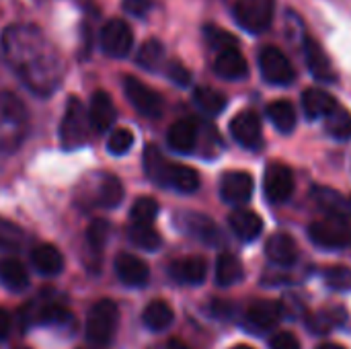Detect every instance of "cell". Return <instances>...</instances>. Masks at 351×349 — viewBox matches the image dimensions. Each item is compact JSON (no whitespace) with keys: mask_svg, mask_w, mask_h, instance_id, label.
I'll use <instances>...</instances> for the list:
<instances>
[{"mask_svg":"<svg viewBox=\"0 0 351 349\" xmlns=\"http://www.w3.org/2000/svg\"><path fill=\"white\" fill-rule=\"evenodd\" d=\"M308 237L321 249H329V251L346 249L351 245L350 220L348 216L327 214L325 218L308 226Z\"/></svg>","mask_w":351,"mask_h":349,"instance_id":"obj_7","label":"cell"},{"mask_svg":"<svg viewBox=\"0 0 351 349\" xmlns=\"http://www.w3.org/2000/svg\"><path fill=\"white\" fill-rule=\"evenodd\" d=\"M315 200L327 214H339V216L351 214V200L337 193L335 189L319 187V189H315Z\"/></svg>","mask_w":351,"mask_h":349,"instance_id":"obj_32","label":"cell"},{"mask_svg":"<svg viewBox=\"0 0 351 349\" xmlns=\"http://www.w3.org/2000/svg\"><path fill=\"white\" fill-rule=\"evenodd\" d=\"M39 321L43 325H49V327H58V329H66V327H74V317L72 313L62 306V304H56V302H49L41 309L39 313Z\"/></svg>","mask_w":351,"mask_h":349,"instance_id":"obj_37","label":"cell"},{"mask_svg":"<svg viewBox=\"0 0 351 349\" xmlns=\"http://www.w3.org/2000/svg\"><path fill=\"white\" fill-rule=\"evenodd\" d=\"M193 101L206 115H212V117L226 109V97L212 86H197L193 91Z\"/></svg>","mask_w":351,"mask_h":349,"instance_id":"obj_33","label":"cell"},{"mask_svg":"<svg viewBox=\"0 0 351 349\" xmlns=\"http://www.w3.org/2000/svg\"><path fill=\"white\" fill-rule=\"evenodd\" d=\"M144 173L152 183L179 193H193L199 189L197 171L179 163H171L154 144L146 146L144 150Z\"/></svg>","mask_w":351,"mask_h":349,"instance_id":"obj_2","label":"cell"},{"mask_svg":"<svg viewBox=\"0 0 351 349\" xmlns=\"http://www.w3.org/2000/svg\"><path fill=\"white\" fill-rule=\"evenodd\" d=\"M130 241L142 251H158L162 245V239L154 230L152 224H132L130 226Z\"/></svg>","mask_w":351,"mask_h":349,"instance_id":"obj_36","label":"cell"},{"mask_svg":"<svg viewBox=\"0 0 351 349\" xmlns=\"http://www.w3.org/2000/svg\"><path fill=\"white\" fill-rule=\"evenodd\" d=\"M323 278L331 290H337V292H350L351 290V267L348 265H333V267L325 269Z\"/></svg>","mask_w":351,"mask_h":349,"instance_id":"obj_41","label":"cell"},{"mask_svg":"<svg viewBox=\"0 0 351 349\" xmlns=\"http://www.w3.org/2000/svg\"><path fill=\"white\" fill-rule=\"evenodd\" d=\"M23 243H25L23 228L0 216V251H19Z\"/></svg>","mask_w":351,"mask_h":349,"instance_id":"obj_39","label":"cell"},{"mask_svg":"<svg viewBox=\"0 0 351 349\" xmlns=\"http://www.w3.org/2000/svg\"><path fill=\"white\" fill-rule=\"evenodd\" d=\"M263 191L271 204H284L294 193V173L282 163H274L265 169Z\"/></svg>","mask_w":351,"mask_h":349,"instance_id":"obj_12","label":"cell"},{"mask_svg":"<svg viewBox=\"0 0 351 349\" xmlns=\"http://www.w3.org/2000/svg\"><path fill=\"white\" fill-rule=\"evenodd\" d=\"M136 62H138L144 70L154 72V70L160 68L162 62H165V45H162L158 39H148V41H144L142 47H140L138 53H136Z\"/></svg>","mask_w":351,"mask_h":349,"instance_id":"obj_35","label":"cell"},{"mask_svg":"<svg viewBox=\"0 0 351 349\" xmlns=\"http://www.w3.org/2000/svg\"><path fill=\"white\" fill-rule=\"evenodd\" d=\"M109 222L107 220H95L88 228H86V243H88V247L95 251V253H99V251H103V247H105V243H107V239H109Z\"/></svg>","mask_w":351,"mask_h":349,"instance_id":"obj_43","label":"cell"},{"mask_svg":"<svg viewBox=\"0 0 351 349\" xmlns=\"http://www.w3.org/2000/svg\"><path fill=\"white\" fill-rule=\"evenodd\" d=\"M134 146V132L128 128H111L107 138V150L113 156H123Z\"/></svg>","mask_w":351,"mask_h":349,"instance_id":"obj_40","label":"cell"},{"mask_svg":"<svg viewBox=\"0 0 351 349\" xmlns=\"http://www.w3.org/2000/svg\"><path fill=\"white\" fill-rule=\"evenodd\" d=\"M123 200V185L111 173H90L78 183V202L82 208H117Z\"/></svg>","mask_w":351,"mask_h":349,"instance_id":"obj_4","label":"cell"},{"mask_svg":"<svg viewBox=\"0 0 351 349\" xmlns=\"http://www.w3.org/2000/svg\"><path fill=\"white\" fill-rule=\"evenodd\" d=\"M265 253L267 257L276 263V265H282V267H290L296 263L298 259V245L296 241L286 234V232H278L274 234L267 245H265Z\"/></svg>","mask_w":351,"mask_h":349,"instance_id":"obj_24","label":"cell"},{"mask_svg":"<svg viewBox=\"0 0 351 349\" xmlns=\"http://www.w3.org/2000/svg\"><path fill=\"white\" fill-rule=\"evenodd\" d=\"M259 70H261V76L269 84H276V86H288L296 78V72H294L290 60L278 47H263L261 49Z\"/></svg>","mask_w":351,"mask_h":349,"instance_id":"obj_11","label":"cell"},{"mask_svg":"<svg viewBox=\"0 0 351 349\" xmlns=\"http://www.w3.org/2000/svg\"><path fill=\"white\" fill-rule=\"evenodd\" d=\"M31 121L25 103L10 91H0V154L16 152L27 140Z\"/></svg>","mask_w":351,"mask_h":349,"instance_id":"obj_3","label":"cell"},{"mask_svg":"<svg viewBox=\"0 0 351 349\" xmlns=\"http://www.w3.org/2000/svg\"><path fill=\"white\" fill-rule=\"evenodd\" d=\"M269 348L271 349H300V341L296 339V335L288 333V331H282V333H276L269 341Z\"/></svg>","mask_w":351,"mask_h":349,"instance_id":"obj_46","label":"cell"},{"mask_svg":"<svg viewBox=\"0 0 351 349\" xmlns=\"http://www.w3.org/2000/svg\"><path fill=\"white\" fill-rule=\"evenodd\" d=\"M214 72L224 80H241L249 74V64H247L245 56L241 53L239 45L216 51Z\"/></svg>","mask_w":351,"mask_h":349,"instance_id":"obj_20","label":"cell"},{"mask_svg":"<svg viewBox=\"0 0 351 349\" xmlns=\"http://www.w3.org/2000/svg\"><path fill=\"white\" fill-rule=\"evenodd\" d=\"M167 76L177 84V86H187L191 82V72L181 64V62H169L167 64Z\"/></svg>","mask_w":351,"mask_h":349,"instance_id":"obj_44","label":"cell"},{"mask_svg":"<svg viewBox=\"0 0 351 349\" xmlns=\"http://www.w3.org/2000/svg\"><path fill=\"white\" fill-rule=\"evenodd\" d=\"M282 319V306L274 300H255L245 313V327L251 333H267Z\"/></svg>","mask_w":351,"mask_h":349,"instance_id":"obj_16","label":"cell"},{"mask_svg":"<svg viewBox=\"0 0 351 349\" xmlns=\"http://www.w3.org/2000/svg\"><path fill=\"white\" fill-rule=\"evenodd\" d=\"M243 280V263L232 253H222L216 261V282L222 288L234 286Z\"/></svg>","mask_w":351,"mask_h":349,"instance_id":"obj_30","label":"cell"},{"mask_svg":"<svg viewBox=\"0 0 351 349\" xmlns=\"http://www.w3.org/2000/svg\"><path fill=\"white\" fill-rule=\"evenodd\" d=\"M325 130L335 140H350L351 138V113L343 109L339 103L333 111L325 115Z\"/></svg>","mask_w":351,"mask_h":349,"instance_id":"obj_31","label":"cell"},{"mask_svg":"<svg viewBox=\"0 0 351 349\" xmlns=\"http://www.w3.org/2000/svg\"><path fill=\"white\" fill-rule=\"evenodd\" d=\"M267 117L271 125L282 134H290L296 128V109L286 99H278L271 105H267Z\"/></svg>","mask_w":351,"mask_h":349,"instance_id":"obj_28","label":"cell"},{"mask_svg":"<svg viewBox=\"0 0 351 349\" xmlns=\"http://www.w3.org/2000/svg\"><path fill=\"white\" fill-rule=\"evenodd\" d=\"M253 177L245 171H228L220 179V195L230 206H245L253 197Z\"/></svg>","mask_w":351,"mask_h":349,"instance_id":"obj_15","label":"cell"},{"mask_svg":"<svg viewBox=\"0 0 351 349\" xmlns=\"http://www.w3.org/2000/svg\"><path fill=\"white\" fill-rule=\"evenodd\" d=\"M10 327H12V317L0 309V339H6L8 333H10Z\"/></svg>","mask_w":351,"mask_h":349,"instance_id":"obj_47","label":"cell"},{"mask_svg":"<svg viewBox=\"0 0 351 349\" xmlns=\"http://www.w3.org/2000/svg\"><path fill=\"white\" fill-rule=\"evenodd\" d=\"M346 321V311L343 309H325L308 317V329L313 333H329L337 327H341Z\"/></svg>","mask_w":351,"mask_h":349,"instance_id":"obj_34","label":"cell"},{"mask_svg":"<svg viewBox=\"0 0 351 349\" xmlns=\"http://www.w3.org/2000/svg\"><path fill=\"white\" fill-rule=\"evenodd\" d=\"M0 284L10 292H23L29 286V274L16 259H0Z\"/></svg>","mask_w":351,"mask_h":349,"instance_id":"obj_27","label":"cell"},{"mask_svg":"<svg viewBox=\"0 0 351 349\" xmlns=\"http://www.w3.org/2000/svg\"><path fill=\"white\" fill-rule=\"evenodd\" d=\"M304 58H306V64H308V70L311 74L319 80V82H335L337 80V74L333 70V64L329 60V56L325 53V49L313 39V37H304Z\"/></svg>","mask_w":351,"mask_h":349,"instance_id":"obj_19","label":"cell"},{"mask_svg":"<svg viewBox=\"0 0 351 349\" xmlns=\"http://www.w3.org/2000/svg\"><path fill=\"white\" fill-rule=\"evenodd\" d=\"M99 45L109 58H125L134 47V33L123 19H111L99 33Z\"/></svg>","mask_w":351,"mask_h":349,"instance_id":"obj_9","label":"cell"},{"mask_svg":"<svg viewBox=\"0 0 351 349\" xmlns=\"http://www.w3.org/2000/svg\"><path fill=\"white\" fill-rule=\"evenodd\" d=\"M117 323H119V309L113 300L103 298L99 300L88 317H86V339L93 346L105 348L111 344L115 331H117Z\"/></svg>","mask_w":351,"mask_h":349,"instance_id":"obj_6","label":"cell"},{"mask_svg":"<svg viewBox=\"0 0 351 349\" xmlns=\"http://www.w3.org/2000/svg\"><path fill=\"white\" fill-rule=\"evenodd\" d=\"M228 226L234 232V237H239L243 243H251L255 239H259V234L263 232V220L259 214L251 212V210H237L228 216Z\"/></svg>","mask_w":351,"mask_h":349,"instance_id":"obj_23","label":"cell"},{"mask_svg":"<svg viewBox=\"0 0 351 349\" xmlns=\"http://www.w3.org/2000/svg\"><path fill=\"white\" fill-rule=\"evenodd\" d=\"M90 117L88 109L82 105L78 97H70L68 105L64 109V117L60 123V146L68 152L78 150L88 144L90 136Z\"/></svg>","mask_w":351,"mask_h":349,"instance_id":"obj_5","label":"cell"},{"mask_svg":"<svg viewBox=\"0 0 351 349\" xmlns=\"http://www.w3.org/2000/svg\"><path fill=\"white\" fill-rule=\"evenodd\" d=\"M156 216H158V204H156V200L146 197V195L138 197L130 210L132 224H154Z\"/></svg>","mask_w":351,"mask_h":349,"instance_id":"obj_38","label":"cell"},{"mask_svg":"<svg viewBox=\"0 0 351 349\" xmlns=\"http://www.w3.org/2000/svg\"><path fill=\"white\" fill-rule=\"evenodd\" d=\"M232 138L247 150H259L263 146V128L255 111H241L230 121Z\"/></svg>","mask_w":351,"mask_h":349,"instance_id":"obj_14","label":"cell"},{"mask_svg":"<svg viewBox=\"0 0 351 349\" xmlns=\"http://www.w3.org/2000/svg\"><path fill=\"white\" fill-rule=\"evenodd\" d=\"M337 105L335 97L329 95L323 88H308L302 93V109L306 113L308 119H325V115L329 111H333Z\"/></svg>","mask_w":351,"mask_h":349,"instance_id":"obj_25","label":"cell"},{"mask_svg":"<svg viewBox=\"0 0 351 349\" xmlns=\"http://www.w3.org/2000/svg\"><path fill=\"white\" fill-rule=\"evenodd\" d=\"M232 349H255V348H251V346H237V348H232Z\"/></svg>","mask_w":351,"mask_h":349,"instance_id":"obj_50","label":"cell"},{"mask_svg":"<svg viewBox=\"0 0 351 349\" xmlns=\"http://www.w3.org/2000/svg\"><path fill=\"white\" fill-rule=\"evenodd\" d=\"M121 6L128 14L144 19L152 10V0H121Z\"/></svg>","mask_w":351,"mask_h":349,"instance_id":"obj_45","label":"cell"},{"mask_svg":"<svg viewBox=\"0 0 351 349\" xmlns=\"http://www.w3.org/2000/svg\"><path fill=\"white\" fill-rule=\"evenodd\" d=\"M115 274L119 282L128 288H144L150 280V269L148 265L130 253H121L115 259Z\"/></svg>","mask_w":351,"mask_h":349,"instance_id":"obj_17","label":"cell"},{"mask_svg":"<svg viewBox=\"0 0 351 349\" xmlns=\"http://www.w3.org/2000/svg\"><path fill=\"white\" fill-rule=\"evenodd\" d=\"M31 263L41 276H58L64 269V257L53 245H37L31 251Z\"/></svg>","mask_w":351,"mask_h":349,"instance_id":"obj_26","label":"cell"},{"mask_svg":"<svg viewBox=\"0 0 351 349\" xmlns=\"http://www.w3.org/2000/svg\"><path fill=\"white\" fill-rule=\"evenodd\" d=\"M177 224H179V228H181L187 237H191V239H195V241H199V243H204V245L218 247V245L222 243V232H220V228L216 226V222H214L212 218H208V216H204V214H197V212H183V214H179Z\"/></svg>","mask_w":351,"mask_h":349,"instance_id":"obj_13","label":"cell"},{"mask_svg":"<svg viewBox=\"0 0 351 349\" xmlns=\"http://www.w3.org/2000/svg\"><path fill=\"white\" fill-rule=\"evenodd\" d=\"M204 35H206V41L210 43V47L214 51H220V49H226V47H237L239 41L234 35H230L228 31L216 27V25H208L204 29Z\"/></svg>","mask_w":351,"mask_h":349,"instance_id":"obj_42","label":"cell"},{"mask_svg":"<svg viewBox=\"0 0 351 349\" xmlns=\"http://www.w3.org/2000/svg\"><path fill=\"white\" fill-rule=\"evenodd\" d=\"M167 349H191L187 344H183L181 339H171L169 344H167Z\"/></svg>","mask_w":351,"mask_h":349,"instance_id":"obj_48","label":"cell"},{"mask_svg":"<svg viewBox=\"0 0 351 349\" xmlns=\"http://www.w3.org/2000/svg\"><path fill=\"white\" fill-rule=\"evenodd\" d=\"M0 49L12 74L37 97L53 95L66 76L64 60L53 41L35 25H8L0 35Z\"/></svg>","mask_w":351,"mask_h":349,"instance_id":"obj_1","label":"cell"},{"mask_svg":"<svg viewBox=\"0 0 351 349\" xmlns=\"http://www.w3.org/2000/svg\"><path fill=\"white\" fill-rule=\"evenodd\" d=\"M175 319V313L173 309L169 306V302L165 300H152L146 309H144V315H142V321L144 325L150 329V331H165L171 327Z\"/></svg>","mask_w":351,"mask_h":349,"instance_id":"obj_29","label":"cell"},{"mask_svg":"<svg viewBox=\"0 0 351 349\" xmlns=\"http://www.w3.org/2000/svg\"><path fill=\"white\" fill-rule=\"evenodd\" d=\"M88 117H90V125L95 132L99 134H107L111 132L117 111L113 105V99L107 91H95L90 97V107H88Z\"/></svg>","mask_w":351,"mask_h":349,"instance_id":"obj_18","label":"cell"},{"mask_svg":"<svg viewBox=\"0 0 351 349\" xmlns=\"http://www.w3.org/2000/svg\"><path fill=\"white\" fill-rule=\"evenodd\" d=\"M197 142H199V128L193 119H179L169 128L167 144L171 150L181 152V154H189L195 150Z\"/></svg>","mask_w":351,"mask_h":349,"instance_id":"obj_21","label":"cell"},{"mask_svg":"<svg viewBox=\"0 0 351 349\" xmlns=\"http://www.w3.org/2000/svg\"><path fill=\"white\" fill-rule=\"evenodd\" d=\"M123 93L128 97V101L134 105V109L138 113H142L144 117H160L162 115V109H165V101L162 97L146 86L142 80H138L136 76H123Z\"/></svg>","mask_w":351,"mask_h":349,"instance_id":"obj_10","label":"cell"},{"mask_svg":"<svg viewBox=\"0 0 351 349\" xmlns=\"http://www.w3.org/2000/svg\"><path fill=\"white\" fill-rule=\"evenodd\" d=\"M317 349H346V348H341V346H337V344H323L321 348H317Z\"/></svg>","mask_w":351,"mask_h":349,"instance_id":"obj_49","label":"cell"},{"mask_svg":"<svg viewBox=\"0 0 351 349\" xmlns=\"http://www.w3.org/2000/svg\"><path fill=\"white\" fill-rule=\"evenodd\" d=\"M208 274V263L202 257H183L171 263L169 267V276L177 282V284H185V286H199L206 280Z\"/></svg>","mask_w":351,"mask_h":349,"instance_id":"obj_22","label":"cell"},{"mask_svg":"<svg viewBox=\"0 0 351 349\" xmlns=\"http://www.w3.org/2000/svg\"><path fill=\"white\" fill-rule=\"evenodd\" d=\"M237 23L249 33H263L274 21V0H237Z\"/></svg>","mask_w":351,"mask_h":349,"instance_id":"obj_8","label":"cell"},{"mask_svg":"<svg viewBox=\"0 0 351 349\" xmlns=\"http://www.w3.org/2000/svg\"><path fill=\"white\" fill-rule=\"evenodd\" d=\"M82 349H99V346H93V348H82Z\"/></svg>","mask_w":351,"mask_h":349,"instance_id":"obj_51","label":"cell"}]
</instances>
